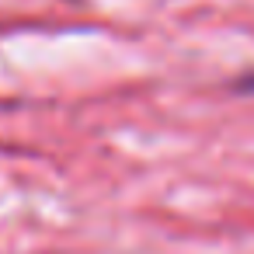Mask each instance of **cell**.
Here are the masks:
<instances>
[{"label":"cell","instance_id":"6da1fadb","mask_svg":"<svg viewBox=\"0 0 254 254\" xmlns=\"http://www.w3.org/2000/svg\"><path fill=\"white\" fill-rule=\"evenodd\" d=\"M240 94H254V73H247V77H240L237 84H233Z\"/></svg>","mask_w":254,"mask_h":254}]
</instances>
